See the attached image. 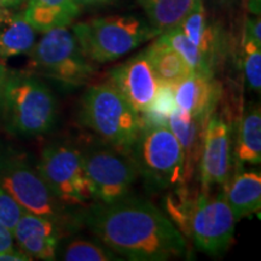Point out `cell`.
<instances>
[{
    "instance_id": "6da1fadb",
    "label": "cell",
    "mask_w": 261,
    "mask_h": 261,
    "mask_svg": "<svg viewBox=\"0 0 261 261\" xmlns=\"http://www.w3.org/2000/svg\"><path fill=\"white\" fill-rule=\"evenodd\" d=\"M85 226L117 255L136 261H166L187 254L175 225L151 202L126 197L96 202L81 214Z\"/></svg>"
},
{
    "instance_id": "7a4b0ae2",
    "label": "cell",
    "mask_w": 261,
    "mask_h": 261,
    "mask_svg": "<svg viewBox=\"0 0 261 261\" xmlns=\"http://www.w3.org/2000/svg\"><path fill=\"white\" fill-rule=\"evenodd\" d=\"M0 117L15 136L45 135L56 123V98L47 85L33 74L10 71Z\"/></svg>"
},
{
    "instance_id": "3957f363",
    "label": "cell",
    "mask_w": 261,
    "mask_h": 261,
    "mask_svg": "<svg viewBox=\"0 0 261 261\" xmlns=\"http://www.w3.org/2000/svg\"><path fill=\"white\" fill-rule=\"evenodd\" d=\"M79 120L125 154L143 128L139 114L112 84L94 85L85 91Z\"/></svg>"
},
{
    "instance_id": "277c9868",
    "label": "cell",
    "mask_w": 261,
    "mask_h": 261,
    "mask_svg": "<svg viewBox=\"0 0 261 261\" xmlns=\"http://www.w3.org/2000/svg\"><path fill=\"white\" fill-rule=\"evenodd\" d=\"M73 33L91 62L108 63L159 37L145 19L136 16H107L74 24Z\"/></svg>"
},
{
    "instance_id": "5b68a950",
    "label": "cell",
    "mask_w": 261,
    "mask_h": 261,
    "mask_svg": "<svg viewBox=\"0 0 261 261\" xmlns=\"http://www.w3.org/2000/svg\"><path fill=\"white\" fill-rule=\"evenodd\" d=\"M127 154L138 174L159 190L184 182V152L168 126H144Z\"/></svg>"
},
{
    "instance_id": "8992f818",
    "label": "cell",
    "mask_w": 261,
    "mask_h": 261,
    "mask_svg": "<svg viewBox=\"0 0 261 261\" xmlns=\"http://www.w3.org/2000/svg\"><path fill=\"white\" fill-rule=\"evenodd\" d=\"M31 74L41 75L69 86L86 84L94 73L91 61L67 27L45 32L29 52Z\"/></svg>"
},
{
    "instance_id": "52a82bcc",
    "label": "cell",
    "mask_w": 261,
    "mask_h": 261,
    "mask_svg": "<svg viewBox=\"0 0 261 261\" xmlns=\"http://www.w3.org/2000/svg\"><path fill=\"white\" fill-rule=\"evenodd\" d=\"M0 187L29 213L46 217L63 225L65 205L51 194L37 169L21 152L0 145Z\"/></svg>"
},
{
    "instance_id": "ba28073f",
    "label": "cell",
    "mask_w": 261,
    "mask_h": 261,
    "mask_svg": "<svg viewBox=\"0 0 261 261\" xmlns=\"http://www.w3.org/2000/svg\"><path fill=\"white\" fill-rule=\"evenodd\" d=\"M37 171L63 205H84L93 200L83 163V152L71 144H51L42 150Z\"/></svg>"
},
{
    "instance_id": "9c48e42d",
    "label": "cell",
    "mask_w": 261,
    "mask_h": 261,
    "mask_svg": "<svg viewBox=\"0 0 261 261\" xmlns=\"http://www.w3.org/2000/svg\"><path fill=\"white\" fill-rule=\"evenodd\" d=\"M81 152L94 201L110 203L129 195L139 174L128 155L104 146Z\"/></svg>"
},
{
    "instance_id": "30bf717a",
    "label": "cell",
    "mask_w": 261,
    "mask_h": 261,
    "mask_svg": "<svg viewBox=\"0 0 261 261\" xmlns=\"http://www.w3.org/2000/svg\"><path fill=\"white\" fill-rule=\"evenodd\" d=\"M188 225L196 247L208 255L219 256L232 243L236 218L224 192L202 194L192 204Z\"/></svg>"
},
{
    "instance_id": "8fae6325",
    "label": "cell",
    "mask_w": 261,
    "mask_h": 261,
    "mask_svg": "<svg viewBox=\"0 0 261 261\" xmlns=\"http://www.w3.org/2000/svg\"><path fill=\"white\" fill-rule=\"evenodd\" d=\"M231 128L220 114H212L205 126L200 158L202 187L205 191L227 181L231 171Z\"/></svg>"
},
{
    "instance_id": "7c38bea8",
    "label": "cell",
    "mask_w": 261,
    "mask_h": 261,
    "mask_svg": "<svg viewBox=\"0 0 261 261\" xmlns=\"http://www.w3.org/2000/svg\"><path fill=\"white\" fill-rule=\"evenodd\" d=\"M109 76L110 84L139 115L148 109L158 93L159 83L144 51L110 70Z\"/></svg>"
},
{
    "instance_id": "4fadbf2b",
    "label": "cell",
    "mask_w": 261,
    "mask_h": 261,
    "mask_svg": "<svg viewBox=\"0 0 261 261\" xmlns=\"http://www.w3.org/2000/svg\"><path fill=\"white\" fill-rule=\"evenodd\" d=\"M61 226L57 221L24 211L12 233L19 249L31 259L55 260L61 242Z\"/></svg>"
},
{
    "instance_id": "5bb4252c",
    "label": "cell",
    "mask_w": 261,
    "mask_h": 261,
    "mask_svg": "<svg viewBox=\"0 0 261 261\" xmlns=\"http://www.w3.org/2000/svg\"><path fill=\"white\" fill-rule=\"evenodd\" d=\"M175 106L192 116L210 117L219 99V85L213 76L195 74L173 86Z\"/></svg>"
},
{
    "instance_id": "9a60e30c",
    "label": "cell",
    "mask_w": 261,
    "mask_h": 261,
    "mask_svg": "<svg viewBox=\"0 0 261 261\" xmlns=\"http://www.w3.org/2000/svg\"><path fill=\"white\" fill-rule=\"evenodd\" d=\"M210 117L192 116L179 108H175L168 117L167 126L177 137L184 152V181L190 180L200 162L204 130Z\"/></svg>"
},
{
    "instance_id": "2e32d148",
    "label": "cell",
    "mask_w": 261,
    "mask_h": 261,
    "mask_svg": "<svg viewBox=\"0 0 261 261\" xmlns=\"http://www.w3.org/2000/svg\"><path fill=\"white\" fill-rule=\"evenodd\" d=\"M37 33L24 12L0 10V60L5 62L11 57L28 55L37 42Z\"/></svg>"
},
{
    "instance_id": "e0dca14e",
    "label": "cell",
    "mask_w": 261,
    "mask_h": 261,
    "mask_svg": "<svg viewBox=\"0 0 261 261\" xmlns=\"http://www.w3.org/2000/svg\"><path fill=\"white\" fill-rule=\"evenodd\" d=\"M74 0H28L24 16L37 32L68 27L80 14Z\"/></svg>"
},
{
    "instance_id": "ac0fdd59",
    "label": "cell",
    "mask_w": 261,
    "mask_h": 261,
    "mask_svg": "<svg viewBox=\"0 0 261 261\" xmlns=\"http://www.w3.org/2000/svg\"><path fill=\"white\" fill-rule=\"evenodd\" d=\"M144 50L159 85L174 86L194 71L161 35Z\"/></svg>"
},
{
    "instance_id": "d6986e66",
    "label": "cell",
    "mask_w": 261,
    "mask_h": 261,
    "mask_svg": "<svg viewBox=\"0 0 261 261\" xmlns=\"http://www.w3.org/2000/svg\"><path fill=\"white\" fill-rule=\"evenodd\" d=\"M224 195L236 220L255 214L261 207L260 172L236 173Z\"/></svg>"
},
{
    "instance_id": "ffe728a7",
    "label": "cell",
    "mask_w": 261,
    "mask_h": 261,
    "mask_svg": "<svg viewBox=\"0 0 261 261\" xmlns=\"http://www.w3.org/2000/svg\"><path fill=\"white\" fill-rule=\"evenodd\" d=\"M234 158L238 165H260L261 112L259 104L248 107L241 121Z\"/></svg>"
},
{
    "instance_id": "44dd1931",
    "label": "cell",
    "mask_w": 261,
    "mask_h": 261,
    "mask_svg": "<svg viewBox=\"0 0 261 261\" xmlns=\"http://www.w3.org/2000/svg\"><path fill=\"white\" fill-rule=\"evenodd\" d=\"M149 24L159 34L180 25L194 6V0H139Z\"/></svg>"
},
{
    "instance_id": "7402d4cb",
    "label": "cell",
    "mask_w": 261,
    "mask_h": 261,
    "mask_svg": "<svg viewBox=\"0 0 261 261\" xmlns=\"http://www.w3.org/2000/svg\"><path fill=\"white\" fill-rule=\"evenodd\" d=\"M184 34L200 48L212 64H214L215 34L208 23L203 3H195L190 12L180 23Z\"/></svg>"
},
{
    "instance_id": "603a6c76",
    "label": "cell",
    "mask_w": 261,
    "mask_h": 261,
    "mask_svg": "<svg viewBox=\"0 0 261 261\" xmlns=\"http://www.w3.org/2000/svg\"><path fill=\"white\" fill-rule=\"evenodd\" d=\"M57 256L64 261H116L122 260L100 241L70 238L58 246Z\"/></svg>"
},
{
    "instance_id": "cb8c5ba5",
    "label": "cell",
    "mask_w": 261,
    "mask_h": 261,
    "mask_svg": "<svg viewBox=\"0 0 261 261\" xmlns=\"http://www.w3.org/2000/svg\"><path fill=\"white\" fill-rule=\"evenodd\" d=\"M160 35L184 58V61L195 74L213 76V64L202 54L200 48L184 34L180 25L169 29Z\"/></svg>"
},
{
    "instance_id": "d4e9b609",
    "label": "cell",
    "mask_w": 261,
    "mask_h": 261,
    "mask_svg": "<svg viewBox=\"0 0 261 261\" xmlns=\"http://www.w3.org/2000/svg\"><path fill=\"white\" fill-rule=\"evenodd\" d=\"M177 108L173 93V86L159 85L158 93L144 113L140 114L144 126H167L168 117Z\"/></svg>"
},
{
    "instance_id": "484cf974",
    "label": "cell",
    "mask_w": 261,
    "mask_h": 261,
    "mask_svg": "<svg viewBox=\"0 0 261 261\" xmlns=\"http://www.w3.org/2000/svg\"><path fill=\"white\" fill-rule=\"evenodd\" d=\"M243 68L244 76L250 90H261V45L253 39L243 38Z\"/></svg>"
},
{
    "instance_id": "4316f807",
    "label": "cell",
    "mask_w": 261,
    "mask_h": 261,
    "mask_svg": "<svg viewBox=\"0 0 261 261\" xmlns=\"http://www.w3.org/2000/svg\"><path fill=\"white\" fill-rule=\"evenodd\" d=\"M23 212L24 210L19 205L18 202L0 187V221L10 230L14 231Z\"/></svg>"
},
{
    "instance_id": "83f0119b",
    "label": "cell",
    "mask_w": 261,
    "mask_h": 261,
    "mask_svg": "<svg viewBox=\"0 0 261 261\" xmlns=\"http://www.w3.org/2000/svg\"><path fill=\"white\" fill-rule=\"evenodd\" d=\"M244 37L253 39L254 41L261 45V21L260 15L257 17H252L247 19L246 31H244Z\"/></svg>"
},
{
    "instance_id": "f1b7e54d",
    "label": "cell",
    "mask_w": 261,
    "mask_h": 261,
    "mask_svg": "<svg viewBox=\"0 0 261 261\" xmlns=\"http://www.w3.org/2000/svg\"><path fill=\"white\" fill-rule=\"evenodd\" d=\"M14 233L0 221V253H4L6 250L14 248Z\"/></svg>"
},
{
    "instance_id": "f546056e",
    "label": "cell",
    "mask_w": 261,
    "mask_h": 261,
    "mask_svg": "<svg viewBox=\"0 0 261 261\" xmlns=\"http://www.w3.org/2000/svg\"><path fill=\"white\" fill-rule=\"evenodd\" d=\"M32 260L27 254L22 252L21 249H12L6 250L4 253H0V261H29Z\"/></svg>"
},
{
    "instance_id": "4dcf8cb0",
    "label": "cell",
    "mask_w": 261,
    "mask_h": 261,
    "mask_svg": "<svg viewBox=\"0 0 261 261\" xmlns=\"http://www.w3.org/2000/svg\"><path fill=\"white\" fill-rule=\"evenodd\" d=\"M10 71L6 68L4 62L0 60V114H2V106H3V98H4V92L6 83H8Z\"/></svg>"
},
{
    "instance_id": "1f68e13d",
    "label": "cell",
    "mask_w": 261,
    "mask_h": 261,
    "mask_svg": "<svg viewBox=\"0 0 261 261\" xmlns=\"http://www.w3.org/2000/svg\"><path fill=\"white\" fill-rule=\"evenodd\" d=\"M76 3V5L79 6L80 9L83 8H92V6H98V5H104L108 4V3H112L114 0H74Z\"/></svg>"
},
{
    "instance_id": "d6a6232c",
    "label": "cell",
    "mask_w": 261,
    "mask_h": 261,
    "mask_svg": "<svg viewBox=\"0 0 261 261\" xmlns=\"http://www.w3.org/2000/svg\"><path fill=\"white\" fill-rule=\"evenodd\" d=\"M23 0H0V9H11L21 5Z\"/></svg>"
},
{
    "instance_id": "836d02e7",
    "label": "cell",
    "mask_w": 261,
    "mask_h": 261,
    "mask_svg": "<svg viewBox=\"0 0 261 261\" xmlns=\"http://www.w3.org/2000/svg\"><path fill=\"white\" fill-rule=\"evenodd\" d=\"M248 8H249L250 12L259 16L261 10V0H248Z\"/></svg>"
},
{
    "instance_id": "e575fe53",
    "label": "cell",
    "mask_w": 261,
    "mask_h": 261,
    "mask_svg": "<svg viewBox=\"0 0 261 261\" xmlns=\"http://www.w3.org/2000/svg\"><path fill=\"white\" fill-rule=\"evenodd\" d=\"M194 3H203V0H194Z\"/></svg>"
},
{
    "instance_id": "d590c367",
    "label": "cell",
    "mask_w": 261,
    "mask_h": 261,
    "mask_svg": "<svg viewBox=\"0 0 261 261\" xmlns=\"http://www.w3.org/2000/svg\"><path fill=\"white\" fill-rule=\"evenodd\" d=\"M0 10H2V9H0Z\"/></svg>"
}]
</instances>
